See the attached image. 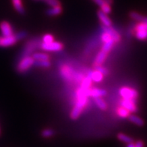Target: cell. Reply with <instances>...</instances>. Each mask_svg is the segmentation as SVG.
Wrapping results in <instances>:
<instances>
[{
    "label": "cell",
    "instance_id": "44dd1931",
    "mask_svg": "<svg viewBox=\"0 0 147 147\" xmlns=\"http://www.w3.org/2000/svg\"><path fill=\"white\" fill-rule=\"evenodd\" d=\"M115 42L113 40H110L108 41H106V42H104V45L102 46V48H101V51H105L107 53H108L111 50H112L113 47L114 45Z\"/></svg>",
    "mask_w": 147,
    "mask_h": 147
},
{
    "label": "cell",
    "instance_id": "f546056e",
    "mask_svg": "<svg viewBox=\"0 0 147 147\" xmlns=\"http://www.w3.org/2000/svg\"><path fill=\"white\" fill-rule=\"evenodd\" d=\"M27 32L25 31H21V32H18L15 35L16 38H17V40L18 41H20V40H22V39H24L26 38V37H27Z\"/></svg>",
    "mask_w": 147,
    "mask_h": 147
},
{
    "label": "cell",
    "instance_id": "d4e9b609",
    "mask_svg": "<svg viewBox=\"0 0 147 147\" xmlns=\"http://www.w3.org/2000/svg\"><path fill=\"white\" fill-rule=\"evenodd\" d=\"M117 138L120 141L123 142L125 143H129L131 142H133L134 140L132 139L131 137L129 136L126 135L125 134H122V133H119L118 134V135H117Z\"/></svg>",
    "mask_w": 147,
    "mask_h": 147
},
{
    "label": "cell",
    "instance_id": "5b68a950",
    "mask_svg": "<svg viewBox=\"0 0 147 147\" xmlns=\"http://www.w3.org/2000/svg\"><path fill=\"white\" fill-rule=\"evenodd\" d=\"M41 50L45 51H51V52H56V51H62L63 49V45L58 41H53L51 43H41L40 45Z\"/></svg>",
    "mask_w": 147,
    "mask_h": 147
},
{
    "label": "cell",
    "instance_id": "9c48e42d",
    "mask_svg": "<svg viewBox=\"0 0 147 147\" xmlns=\"http://www.w3.org/2000/svg\"><path fill=\"white\" fill-rule=\"evenodd\" d=\"M102 29L103 31L105 32H107L111 36V38L114 41L115 43L119 42L120 40H121V36H120L119 33L116 31V29H114L111 26H103Z\"/></svg>",
    "mask_w": 147,
    "mask_h": 147
},
{
    "label": "cell",
    "instance_id": "d6a6232c",
    "mask_svg": "<svg viewBox=\"0 0 147 147\" xmlns=\"http://www.w3.org/2000/svg\"><path fill=\"white\" fill-rule=\"evenodd\" d=\"M45 2H46L47 5L51 6V7H53V6H56L60 5L59 0H45Z\"/></svg>",
    "mask_w": 147,
    "mask_h": 147
},
{
    "label": "cell",
    "instance_id": "30bf717a",
    "mask_svg": "<svg viewBox=\"0 0 147 147\" xmlns=\"http://www.w3.org/2000/svg\"><path fill=\"white\" fill-rule=\"evenodd\" d=\"M86 72H87L86 73L87 76L90 77L92 81L95 82V83H99V82L102 81L104 75L101 73H100L98 71H97V70H94V71L88 70Z\"/></svg>",
    "mask_w": 147,
    "mask_h": 147
},
{
    "label": "cell",
    "instance_id": "5bb4252c",
    "mask_svg": "<svg viewBox=\"0 0 147 147\" xmlns=\"http://www.w3.org/2000/svg\"><path fill=\"white\" fill-rule=\"evenodd\" d=\"M128 118L130 122L136 125L139 126V127H142V126L144 125V120L137 115L130 114Z\"/></svg>",
    "mask_w": 147,
    "mask_h": 147
},
{
    "label": "cell",
    "instance_id": "ffe728a7",
    "mask_svg": "<svg viewBox=\"0 0 147 147\" xmlns=\"http://www.w3.org/2000/svg\"><path fill=\"white\" fill-rule=\"evenodd\" d=\"M83 110V109L80 108V107H78L77 106L74 107L73 110L71 112V118L72 119H77L78 118H79V116L81 114Z\"/></svg>",
    "mask_w": 147,
    "mask_h": 147
},
{
    "label": "cell",
    "instance_id": "6da1fadb",
    "mask_svg": "<svg viewBox=\"0 0 147 147\" xmlns=\"http://www.w3.org/2000/svg\"><path fill=\"white\" fill-rule=\"evenodd\" d=\"M135 36L138 40L145 41L147 40V18L145 17L144 20L140 21L137 24L134 29Z\"/></svg>",
    "mask_w": 147,
    "mask_h": 147
},
{
    "label": "cell",
    "instance_id": "277c9868",
    "mask_svg": "<svg viewBox=\"0 0 147 147\" xmlns=\"http://www.w3.org/2000/svg\"><path fill=\"white\" fill-rule=\"evenodd\" d=\"M119 94L122 97V98L131 99L135 101H137V99L139 97V93L136 89L131 87H127V86L121 88L119 89Z\"/></svg>",
    "mask_w": 147,
    "mask_h": 147
},
{
    "label": "cell",
    "instance_id": "1f68e13d",
    "mask_svg": "<svg viewBox=\"0 0 147 147\" xmlns=\"http://www.w3.org/2000/svg\"><path fill=\"white\" fill-rule=\"evenodd\" d=\"M101 40H102L103 42H106V41H110V40H113V39L108 33L105 32H103L102 35H101Z\"/></svg>",
    "mask_w": 147,
    "mask_h": 147
},
{
    "label": "cell",
    "instance_id": "52a82bcc",
    "mask_svg": "<svg viewBox=\"0 0 147 147\" xmlns=\"http://www.w3.org/2000/svg\"><path fill=\"white\" fill-rule=\"evenodd\" d=\"M0 30L3 37H8L14 35V29L8 22L3 21L0 23Z\"/></svg>",
    "mask_w": 147,
    "mask_h": 147
},
{
    "label": "cell",
    "instance_id": "7c38bea8",
    "mask_svg": "<svg viewBox=\"0 0 147 147\" xmlns=\"http://www.w3.org/2000/svg\"><path fill=\"white\" fill-rule=\"evenodd\" d=\"M98 17L100 21L103 24V26H111L112 25V21L110 20V18H108V16L105 14L104 12L101 11H98Z\"/></svg>",
    "mask_w": 147,
    "mask_h": 147
},
{
    "label": "cell",
    "instance_id": "e575fe53",
    "mask_svg": "<svg viewBox=\"0 0 147 147\" xmlns=\"http://www.w3.org/2000/svg\"><path fill=\"white\" fill-rule=\"evenodd\" d=\"M93 1H94V2H95V3H96V4L100 6V7H101V6L103 4H105V3H106V2H104V0H93Z\"/></svg>",
    "mask_w": 147,
    "mask_h": 147
},
{
    "label": "cell",
    "instance_id": "8992f818",
    "mask_svg": "<svg viewBox=\"0 0 147 147\" xmlns=\"http://www.w3.org/2000/svg\"><path fill=\"white\" fill-rule=\"evenodd\" d=\"M120 105L126 110H128L130 113H136L138 111L137 101H135V100L122 98L121 100Z\"/></svg>",
    "mask_w": 147,
    "mask_h": 147
},
{
    "label": "cell",
    "instance_id": "484cf974",
    "mask_svg": "<svg viewBox=\"0 0 147 147\" xmlns=\"http://www.w3.org/2000/svg\"><path fill=\"white\" fill-rule=\"evenodd\" d=\"M129 16H130V18H131V19L134 20L138 22L142 21V20H143L144 18H145L144 16L142 15V14H140V13L136 11H131V13H130Z\"/></svg>",
    "mask_w": 147,
    "mask_h": 147
},
{
    "label": "cell",
    "instance_id": "9a60e30c",
    "mask_svg": "<svg viewBox=\"0 0 147 147\" xmlns=\"http://www.w3.org/2000/svg\"><path fill=\"white\" fill-rule=\"evenodd\" d=\"M107 92L105 89H98V88H94V89H90L89 91V96L93 97L94 98L97 97H103L106 95Z\"/></svg>",
    "mask_w": 147,
    "mask_h": 147
},
{
    "label": "cell",
    "instance_id": "2e32d148",
    "mask_svg": "<svg viewBox=\"0 0 147 147\" xmlns=\"http://www.w3.org/2000/svg\"><path fill=\"white\" fill-rule=\"evenodd\" d=\"M62 11V8L61 7L60 5L56 6H53L52 8H49L47 11V14L49 16H57L59 14H60Z\"/></svg>",
    "mask_w": 147,
    "mask_h": 147
},
{
    "label": "cell",
    "instance_id": "836d02e7",
    "mask_svg": "<svg viewBox=\"0 0 147 147\" xmlns=\"http://www.w3.org/2000/svg\"><path fill=\"white\" fill-rule=\"evenodd\" d=\"M135 147H144V143L142 140H138L135 143Z\"/></svg>",
    "mask_w": 147,
    "mask_h": 147
},
{
    "label": "cell",
    "instance_id": "7a4b0ae2",
    "mask_svg": "<svg viewBox=\"0 0 147 147\" xmlns=\"http://www.w3.org/2000/svg\"><path fill=\"white\" fill-rule=\"evenodd\" d=\"M34 63H35V59L32 58V56H24L18 63L17 70L20 73H24L27 71L32 66L34 65Z\"/></svg>",
    "mask_w": 147,
    "mask_h": 147
},
{
    "label": "cell",
    "instance_id": "4fadbf2b",
    "mask_svg": "<svg viewBox=\"0 0 147 147\" xmlns=\"http://www.w3.org/2000/svg\"><path fill=\"white\" fill-rule=\"evenodd\" d=\"M107 54H108V53H107L105 51H100V52L97 54L96 57H95V61H94V67L97 65H101L105 61V59H106Z\"/></svg>",
    "mask_w": 147,
    "mask_h": 147
},
{
    "label": "cell",
    "instance_id": "4dcf8cb0",
    "mask_svg": "<svg viewBox=\"0 0 147 147\" xmlns=\"http://www.w3.org/2000/svg\"><path fill=\"white\" fill-rule=\"evenodd\" d=\"M54 40V38L51 34H46L43 36L42 41L44 43H51L53 42Z\"/></svg>",
    "mask_w": 147,
    "mask_h": 147
},
{
    "label": "cell",
    "instance_id": "d590c367",
    "mask_svg": "<svg viewBox=\"0 0 147 147\" xmlns=\"http://www.w3.org/2000/svg\"><path fill=\"white\" fill-rule=\"evenodd\" d=\"M126 147H135V143L134 142H131L129 143H127V146Z\"/></svg>",
    "mask_w": 147,
    "mask_h": 147
},
{
    "label": "cell",
    "instance_id": "e0dca14e",
    "mask_svg": "<svg viewBox=\"0 0 147 147\" xmlns=\"http://www.w3.org/2000/svg\"><path fill=\"white\" fill-rule=\"evenodd\" d=\"M12 4L14 5V8L18 12H19L20 14H23L25 13V9L23 5V2L22 0H11Z\"/></svg>",
    "mask_w": 147,
    "mask_h": 147
},
{
    "label": "cell",
    "instance_id": "8d00e7d4",
    "mask_svg": "<svg viewBox=\"0 0 147 147\" xmlns=\"http://www.w3.org/2000/svg\"><path fill=\"white\" fill-rule=\"evenodd\" d=\"M0 134H1V131H0Z\"/></svg>",
    "mask_w": 147,
    "mask_h": 147
},
{
    "label": "cell",
    "instance_id": "603a6c76",
    "mask_svg": "<svg viewBox=\"0 0 147 147\" xmlns=\"http://www.w3.org/2000/svg\"><path fill=\"white\" fill-rule=\"evenodd\" d=\"M34 65L36 67H41V68H49L51 65L50 60H39V61H35Z\"/></svg>",
    "mask_w": 147,
    "mask_h": 147
},
{
    "label": "cell",
    "instance_id": "ac0fdd59",
    "mask_svg": "<svg viewBox=\"0 0 147 147\" xmlns=\"http://www.w3.org/2000/svg\"><path fill=\"white\" fill-rule=\"evenodd\" d=\"M92 79L90 78V77L89 76H86L85 78H83V80H82V82L80 83V87H82L84 89H89L91 88L92 85Z\"/></svg>",
    "mask_w": 147,
    "mask_h": 147
},
{
    "label": "cell",
    "instance_id": "7402d4cb",
    "mask_svg": "<svg viewBox=\"0 0 147 147\" xmlns=\"http://www.w3.org/2000/svg\"><path fill=\"white\" fill-rule=\"evenodd\" d=\"M95 103L96 105L99 108L102 110H105L107 109V104L105 101V100L101 98V97H97L95 98Z\"/></svg>",
    "mask_w": 147,
    "mask_h": 147
},
{
    "label": "cell",
    "instance_id": "83f0119b",
    "mask_svg": "<svg viewBox=\"0 0 147 147\" xmlns=\"http://www.w3.org/2000/svg\"><path fill=\"white\" fill-rule=\"evenodd\" d=\"M100 8H101V11L104 12V13L106 14H110V12H111V7H110V5L108 4V3H105V4H103Z\"/></svg>",
    "mask_w": 147,
    "mask_h": 147
},
{
    "label": "cell",
    "instance_id": "3957f363",
    "mask_svg": "<svg viewBox=\"0 0 147 147\" xmlns=\"http://www.w3.org/2000/svg\"><path fill=\"white\" fill-rule=\"evenodd\" d=\"M74 73L75 71L68 65L65 64L60 67V75L65 81L68 83L73 81Z\"/></svg>",
    "mask_w": 147,
    "mask_h": 147
},
{
    "label": "cell",
    "instance_id": "ba28073f",
    "mask_svg": "<svg viewBox=\"0 0 147 147\" xmlns=\"http://www.w3.org/2000/svg\"><path fill=\"white\" fill-rule=\"evenodd\" d=\"M18 41L15 35H11L8 37H0V47H7L13 46Z\"/></svg>",
    "mask_w": 147,
    "mask_h": 147
},
{
    "label": "cell",
    "instance_id": "4316f807",
    "mask_svg": "<svg viewBox=\"0 0 147 147\" xmlns=\"http://www.w3.org/2000/svg\"><path fill=\"white\" fill-rule=\"evenodd\" d=\"M41 135H42L43 138H51V137H53V136L54 135V131L52 129L47 128V129L43 130L42 132H41Z\"/></svg>",
    "mask_w": 147,
    "mask_h": 147
},
{
    "label": "cell",
    "instance_id": "cb8c5ba5",
    "mask_svg": "<svg viewBox=\"0 0 147 147\" xmlns=\"http://www.w3.org/2000/svg\"><path fill=\"white\" fill-rule=\"evenodd\" d=\"M117 114L121 118H128L129 115L131 114V113L128 110H126L125 108H124L123 107L121 106L120 107H119L117 109Z\"/></svg>",
    "mask_w": 147,
    "mask_h": 147
},
{
    "label": "cell",
    "instance_id": "d6986e66",
    "mask_svg": "<svg viewBox=\"0 0 147 147\" xmlns=\"http://www.w3.org/2000/svg\"><path fill=\"white\" fill-rule=\"evenodd\" d=\"M32 58L35 59V61H39L49 59L50 56L46 53H35L32 54Z\"/></svg>",
    "mask_w": 147,
    "mask_h": 147
},
{
    "label": "cell",
    "instance_id": "f1b7e54d",
    "mask_svg": "<svg viewBox=\"0 0 147 147\" xmlns=\"http://www.w3.org/2000/svg\"><path fill=\"white\" fill-rule=\"evenodd\" d=\"M95 70H97V71H98L100 73H101L103 74V75H107L109 74V71L105 67H104V66L102 65H97V66H95Z\"/></svg>",
    "mask_w": 147,
    "mask_h": 147
},
{
    "label": "cell",
    "instance_id": "8fae6325",
    "mask_svg": "<svg viewBox=\"0 0 147 147\" xmlns=\"http://www.w3.org/2000/svg\"><path fill=\"white\" fill-rule=\"evenodd\" d=\"M37 41H34V40H31L26 44L25 48H24V51H23V56H27L31 54L35 50L37 47Z\"/></svg>",
    "mask_w": 147,
    "mask_h": 147
}]
</instances>
